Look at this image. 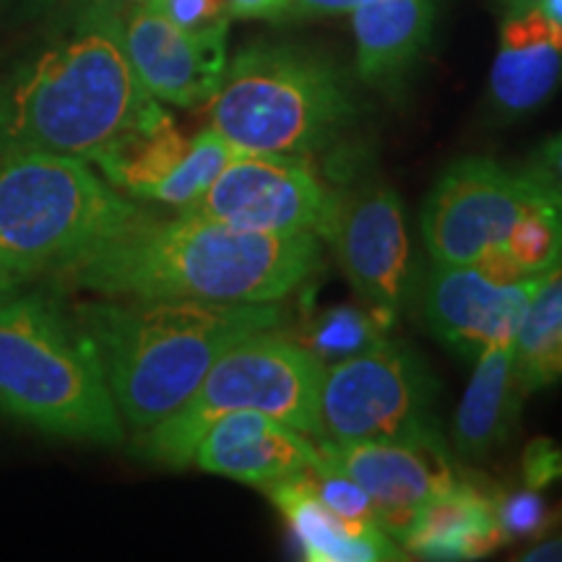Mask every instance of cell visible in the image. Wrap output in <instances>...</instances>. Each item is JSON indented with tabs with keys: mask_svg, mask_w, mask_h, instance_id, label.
Segmentation results:
<instances>
[{
	"mask_svg": "<svg viewBox=\"0 0 562 562\" xmlns=\"http://www.w3.org/2000/svg\"><path fill=\"white\" fill-rule=\"evenodd\" d=\"M121 0H74L47 37L0 70V157L94 161L167 115L131 66Z\"/></svg>",
	"mask_w": 562,
	"mask_h": 562,
	"instance_id": "6da1fadb",
	"label": "cell"
},
{
	"mask_svg": "<svg viewBox=\"0 0 562 562\" xmlns=\"http://www.w3.org/2000/svg\"><path fill=\"white\" fill-rule=\"evenodd\" d=\"M321 263L323 243L313 232L273 235L140 211L53 279L123 300L281 302L307 284Z\"/></svg>",
	"mask_w": 562,
	"mask_h": 562,
	"instance_id": "7a4b0ae2",
	"label": "cell"
},
{
	"mask_svg": "<svg viewBox=\"0 0 562 562\" xmlns=\"http://www.w3.org/2000/svg\"><path fill=\"white\" fill-rule=\"evenodd\" d=\"M284 318L281 302L104 297L74 311L117 412L136 432L178 412L229 347L281 328Z\"/></svg>",
	"mask_w": 562,
	"mask_h": 562,
	"instance_id": "3957f363",
	"label": "cell"
},
{
	"mask_svg": "<svg viewBox=\"0 0 562 562\" xmlns=\"http://www.w3.org/2000/svg\"><path fill=\"white\" fill-rule=\"evenodd\" d=\"M209 125L252 154L311 157L360 123L362 104L339 63L294 42H250L203 104Z\"/></svg>",
	"mask_w": 562,
	"mask_h": 562,
	"instance_id": "277c9868",
	"label": "cell"
},
{
	"mask_svg": "<svg viewBox=\"0 0 562 562\" xmlns=\"http://www.w3.org/2000/svg\"><path fill=\"white\" fill-rule=\"evenodd\" d=\"M0 414L66 440L121 446L125 438L94 347L42 294L0 305Z\"/></svg>",
	"mask_w": 562,
	"mask_h": 562,
	"instance_id": "5b68a950",
	"label": "cell"
},
{
	"mask_svg": "<svg viewBox=\"0 0 562 562\" xmlns=\"http://www.w3.org/2000/svg\"><path fill=\"white\" fill-rule=\"evenodd\" d=\"M140 211L83 159L42 151L0 157V271L19 281L55 277Z\"/></svg>",
	"mask_w": 562,
	"mask_h": 562,
	"instance_id": "8992f818",
	"label": "cell"
},
{
	"mask_svg": "<svg viewBox=\"0 0 562 562\" xmlns=\"http://www.w3.org/2000/svg\"><path fill=\"white\" fill-rule=\"evenodd\" d=\"M321 372L318 357L279 328L245 336L211 364L178 412L136 432L133 451L159 467L182 469L193 463L195 446L216 419L243 409L269 414L318 440Z\"/></svg>",
	"mask_w": 562,
	"mask_h": 562,
	"instance_id": "52a82bcc",
	"label": "cell"
},
{
	"mask_svg": "<svg viewBox=\"0 0 562 562\" xmlns=\"http://www.w3.org/2000/svg\"><path fill=\"white\" fill-rule=\"evenodd\" d=\"M438 391V378L409 344L383 339L360 355L323 364L321 438L393 440L432 430Z\"/></svg>",
	"mask_w": 562,
	"mask_h": 562,
	"instance_id": "ba28073f",
	"label": "cell"
},
{
	"mask_svg": "<svg viewBox=\"0 0 562 562\" xmlns=\"http://www.w3.org/2000/svg\"><path fill=\"white\" fill-rule=\"evenodd\" d=\"M547 188L490 157L448 165L422 206V240L432 263H474L503 245L513 224Z\"/></svg>",
	"mask_w": 562,
	"mask_h": 562,
	"instance_id": "9c48e42d",
	"label": "cell"
},
{
	"mask_svg": "<svg viewBox=\"0 0 562 562\" xmlns=\"http://www.w3.org/2000/svg\"><path fill=\"white\" fill-rule=\"evenodd\" d=\"M318 237L368 307L396 318L414 286L412 243L398 193L381 182L334 191Z\"/></svg>",
	"mask_w": 562,
	"mask_h": 562,
	"instance_id": "30bf717a",
	"label": "cell"
},
{
	"mask_svg": "<svg viewBox=\"0 0 562 562\" xmlns=\"http://www.w3.org/2000/svg\"><path fill=\"white\" fill-rule=\"evenodd\" d=\"M331 201L334 191L318 180L307 157L243 151L180 214L237 229L318 237Z\"/></svg>",
	"mask_w": 562,
	"mask_h": 562,
	"instance_id": "8fae6325",
	"label": "cell"
},
{
	"mask_svg": "<svg viewBox=\"0 0 562 562\" xmlns=\"http://www.w3.org/2000/svg\"><path fill=\"white\" fill-rule=\"evenodd\" d=\"M375 503L378 521L402 544L417 510L461 476L440 427L393 440H315Z\"/></svg>",
	"mask_w": 562,
	"mask_h": 562,
	"instance_id": "7c38bea8",
	"label": "cell"
},
{
	"mask_svg": "<svg viewBox=\"0 0 562 562\" xmlns=\"http://www.w3.org/2000/svg\"><path fill=\"white\" fill-rule=\"evenodd\" d=\"M544 277L547 271L501 284L474 263H432L419 286L422 323L463 360H476L497 334H518Z\"/></svg>",
	"mask_w": 562,
	"mask_h": 562,
	"instance_id": "4fadbf2b",
	"label": "cell"
},
{
	"mask_svg": "<svg viewBox=\"0 0 562 562\" xmlns=\"http://www.w3.org/2000/svg\"><path fill=\"white\" fill-rule=\"evenodd\" d=\"M227 32L229 26L180 30L149 3L123 11L125 50L138 81L154 100L178 108H203L220 89L227 68Z\"/></svg>",
	"mask_w": 562,
	"mask_h": 562,
	"instance_id": "5bb4252c",
	"label": "cell"
},
{
	"mask_svg": "<svg viewBox=\"0 0 562 562\" xmlns=\"http://www.w3.org/2000/svg\"><path fill=\"white\" fill-rule=\"evenodd\" d=\"M318 461V442L263 412H229L203 432L193 463L206 474L269 487Z\"/></svg>",
	"mask_w": 562,
	"mask_h": 562,
	"instance_id": "9a60e30c",
	"label": "cell"
},
{
	"mask_svg": "<svg viewBox=\"0 0 562 562\" xmlns=\"http://www.w3.org/2000/svg\"><path fill=\"white\" fill-rule=\"evenodd\" d=\"M562 83V26L539 9L508 13L490 70V104L505 121L537 112Z\"/></svg>",
	"mask_w": 562,
	"mask_h": 562,
	"instance_id": "2e32d148",
	"label": "cell"
},
{
	"mask_svg": "<svg viewBox=\"0 0 562 562\" xmlns=\"http://www.w3.org/2000/svg\"><path fill=\"white\" fill-rule=\"evenodd\" d=\"M440 0H368L355 9L357 79L396 94L425 58Z\"/></svg>",
	"mask_w": 562,
	"mask_h": 562,
	"instance_id": "e0dca14e",
	"label": "cell"
},
{
	"mask_svg": "<svg viewBox=\"0 0 562 562\" xmlns=\"http://www.w3.org/2000/svg\"><path fill=\"white\" fill-rule=\"evenodd\" d=\"M497 492L482 476L461 472L453 487L427 501L406 529L402 547L422 560H476L505 547L497 526Z\"/></svg>",
	"mask_w": 562,
	"mask_h": 562,
	"instance_id": "ac0fdd59",
	"label": "cell"
},
{
	"mask_svg": "<svg viewBox=\"0 0 562 562\" xmlns=\"http://www.w3.org/2000/svg\"><path fill=\"white\" fill-rule=\"evenodd\" d=\"M297 537L302 560L381 562L406 560L404 547L383 529H351L323 505L311 474L300 472L261 490Z\"/></svg>",
	"mask_w": 562,
	"mask_h": 562,
	"instance_id": "d6986e66",
	"label": "cell"
},
{
	"mask_svg": "<svg viewBox=\"0 0 562 562\" xmlns=\"http://www.w3.org/2000/svg\"><path fill=\"white\" fill-rule=\"evenodd\" d=\"M516 336L497 334L476 355L474 375L453 422L456 451L484 459L516 430L524 391L516 381Z\"/></svg>",
	"mask_w": 562,
	"mask_h": 562,
	"instance_id": "ffe728a7",
	"label": "cell"
},
{
	"mask_svg": "<svg viewBox=\"0 0 562 562\" xmlns=\"http://www.w3.org/2000/svg\"><path fill=\"white\" fill-rule=\"evenodd\" d=\"M191 138L178 131L170 115L146 125L94 159L112 188L131 199L151 201V195L186 159Z\"/></svg>",
	"mask_w": 562,
	"mask_h": 562,
	"instance_id": "44dd1931",
	"label": "cell"
},
{
	"mask_svg": "<svg viewBox=\"0 0 562 562\" xmlns=\"http://www.w3.org/2000/svg\"><path fill=\"white\" fill-rule=\"evenodd\" d=\"M516 381L524 396L562 381V261L547 271L518 326Z\"/></svg>",
	"mask_w": 562,
	"mask_h": 562,
	"instance_id": "7402d4cb",
	"label": "cell"
},
{
	"mask_svg": "<svg viewBox=\"0 0 562 562\" xmlns=\"http://www.w3.org/2000/svg\"><path fill=\"white\" fill-rule=\"evenodd\" d=\"M391 323L393 318L372 307L364 311L355 305H336L315 315L302 331L300 341L318 357V362L331 364L381 344Z\"/></svg>",
	"mask_w": 562,
	"mask_h": 562,
	"instance_id": "603a6c76",
	"label": "cell"
},
{
	"mask_svg": "<svg viewBox=\"0 0 562 562\" xmlns=\"http://www.w3.org/2000/svg\"><path fill=\"white\" fill-rule=\"evenodd\" d=\"M503 248L524 273H544L562 261V199L544 191L513 224Z\"/></svg>",
	"mask_w": 562,
	"mask_h": 562,
	"instance_id": "cb8c5ba5",
	"label": "cell"
},
{
	"mask_svg": "<svg viewBox=\"0 0 562 562\" xmlns=\"http://www.w3.org/2000/svg\"><path fill=\"white\" fill-rule=\"evenodd\" d=\"M243 154L237 146H232L222 133H216L211 125L195 133L188 146L186 159L180 167L154 191L151 201L167 203V206L186 209L193 203L206 188L220 178V172L229 165L232 159Z\"/></svg>",
	"mask_w": 562,
	"mask_h": 562,
	"instance_id": "d4e9b609",
	"label": "cell"
},
{
	"mask_svg": "<svg viewBox=\"0 0 562 562\" xmlns=\"http://www.w3.org/2000/svg\"><path fill=\"white\" fill-rule=\"evenodd\" d=\"M311 474L313 487L318 492V497L334 516H339L344 524H349L351 529H383L378 521L375 503L370 501V495L347 472H341L334 461H328L318 448V461L307 469ZM385 531V529H383Z\"/></svg>",
	"mask_w": 562,
	"mask_h": 562,
	"instance_id": "484cf974",
	"label": "cell"
},
{
	"mask_svg": "<svg viewBox=\"0 0 562 562\" xmlns=\"http://www.w3.org/2000/svg\"><path fill=\"white\" fill-rule=\"evenodd\" d=\"M497 526H501L503 542H524V539H542L550 533V508L539 490L518 487L497 492Z\"/></svg>",
	"mask_w": 562,
	"mask_h": 562,
	"instance_id": "4316f807",
	"label": "cell"
},
{
	"mask_svg": "<svg viewBox=\"0 0 562 562\" xmlns=\"http://www.w3.org/2000/svg\"><path fill=\"white\" fill-rule=\"evenodd\" d=\"M175 26L188 32H206L229 26L232 13L227 0H144Z\"/></svg>",
	"mask_w": 562,
	"mask_h": 562,
	"instance_id": "83f0119b",
	"label": "cell"
},
{
	"mask_svg": "<svg viewBox=\"0 0 562 562\" xmlns=\"http://www.w3.org/2000/svg\"><path fill=\"white\" fill-rule=\"evenodd\" d=\"M562 480V451L552 440L529 442L524 453V484L531 490H547Z\"/></svg>",
	"mask_w": 562,
	"mask_h": 562,
	"instance_id": "f1b7e54d",
	"label": "cell"
},
{
	"mask_svg": "<svg viewBox=\"0 0 562 562\" xmlns=\"http://www.w3.org/2000/svg\"><path fill=\"white\" fill-rule=\"evenodd\" d=\"M524 172L562 199V133L547 138L529 154Z\"/></svg>",
	"mask_w": 562,
	"mask_h": 562,
	"instance_id": "f546056e",
	"label": "cell"
},
{
	"mask_svg": "<svg viewBox=\"0 0 562 562\" xmlns=\"http://www.w3.org/2000/svg\"><path fill=\"white\" fill-rule=\"evenodd\" d=\"M229 13L235 19H263L284 21L290 19V0H227Z\"/></svg>",
	"mask_w": 562,
	"mask_h": 562,
	"instance_id": "4dcf8cb0",
	"label": "cell"
},
{
	"mask_svg": "<svg viewBox=\"0 0 562 562\" xmlns=\"http://www.w3.org/2000/svg\"><path fill=\"white\" fill-rule=\"evenodd\" d=\"M368 0H290V19L294 16H334L351 13Z\"/></svg>",
	"mask_w": 562,
	"mask_h": 562,
	"instance_id": "1f68e13d",
	"label": "cell"
},
{
	"mask_svg": "<svg viewBox=\"0 0 562 562\" xmlns=\"http://www.w3.org/2000/svg\"><path fill=\"white\" fill-rule=\"evenodd\" d=\"M516 560L524 562H562V533L542 537V542L531 544L529 550L516 554Z\"/></svg>",
	"mask_w": 562,
	"mask_h": 562,
	"instance_id": "d6a6232c",
	"label": "cell"
},
{
	"mask_svg": "<svg viewBox=\"0 0 562 562\" xmlns=\"http://www.w3.org/2000/svg\"><path fill=\"white\" fill-rule=\"evenodd\" d=\"M495 3V9L503 13V16H508V13H518V11H526V9H537L542 0H492Z\"/></svg>",
	"mask_w": 562,
	"mask_h": 562,
	"instance_id": "836d02e7",
	"label": "cell"
},
{
	"mask_svg": "<svg viewBox=\"0 0 562 562\" xmlns=\"http://www.w3.org/2000/svg\"><path fill=\"white\" fill-rule=\"evenodd\" d=\"M16 284H19V279H13L11 273L0 271V305H3L5 300L13 297V292H16Z\"/></svg>",
	"mask_w": 562,
	"mask_h": 562,
	"instance_id": "e575fe53",
	"label": "cell"
},
{
	"mask_svg": "<svg viewBox=\"0 0 562 562\" xmlns=\"http://www.w3.org/2000/svg\"><path fill=\"white\" fill-rule=\"evenodd\" d=\"M539 9H542L547 16L554 19L562 26V0H542V3H539Z\"/></svg>",
	"mask_w": 562,
	"mask_h": 562,
	"instance_id": "d590c367",
	"label": "cell"
},
{
	"mask_svg": "<svg viewBox=\"0 0 562 562\" xmlns=\"http://www.w3.org/2000/svg\"><path fill=\"white\" fill-rule=\"evenodd\" d=\"M24 3L30 11H45V9H53V5L68 3V0H24Z\"/></svg>",
	"mask_w": 562,
	"mask_h": 562,
	"instance_id": "8d00e7d4",
	"label": "cell"
},
{
	"mask_svg": "<svg viewBox=\"0 0 562 562\" xmlns=\"http://www.w3.org/2000/svg\"><path fill=\"white\" fill-rule=\"evenodd\" d=\"M121 3H144V0H121Z\"/></svg>",
	"mask_w": 562,
	"mask_h": 562,
	"instance_id": "74e56055",
	"label": "cell"
}]
</instances>
